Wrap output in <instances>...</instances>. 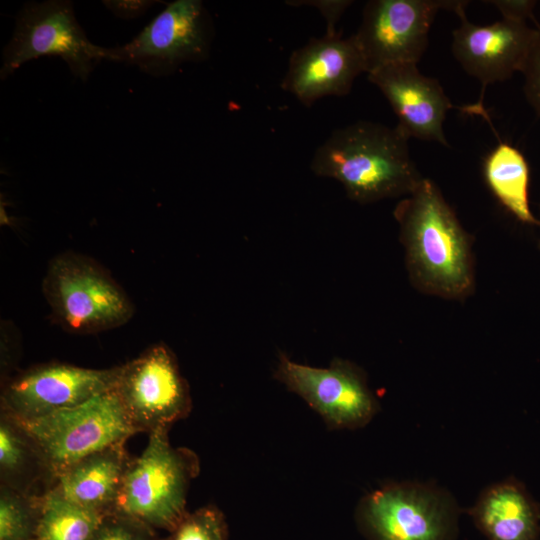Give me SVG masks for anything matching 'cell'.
<instances>
[{"instance_id": "1", "label": "cell", "mask_w": 540, "mask_h": 540, "mask_svg": "<svg viewBox=\"0 0 540 540\" xmlns=\"http://www.w3.org/2000/svg\"><path fill=\"white\" fill-rule=\"evenodd\" d=\"M393 215L413 286L444 299L470 296L475 287L471 237L438 186L423 178L399 201Z\"/></svg>"}, {"instance_id": "2", "label": "cell", "mask_w": 540, "mask_h": 540, "mask_svg": "<svg viewBox=\"0 0 540 540\" xmlns=\"http://www.w3.org/2000/svg\"><path fill=\"white\" fill-rule=\"evenodd\" d=\"M409 138L395 126L357 121L334 130L315 150L310 168L337 180L360 204L412 193L423 177L411 158Z\"/></svg>"}, {"instance_id": "3", "label": "cell", "mask_w": 540, "mask_h": 540, "mask_svg": "<svg viewBox=\"0 0 540 540\" xmlns=\"http://www.w3.org/2000/svg\"><path fill=\"white\" fill-rule=\"evenodd\" d=\"M168 430L149 433L141 455L130 459L112 512L172 532L188 513L187 492L199 462L191 450L171 446Z\"/></svg>"}, {"instance_id": "4", "label": "cell", "mask_w": 540, "mask_h": 540, "mask_svg": "<svg viewBox=\"0 0 540 540\" xmlns=\"http://www.w3.org/2000/svg\"><path fill=\"white\" fill-rule=\"evenodd\" d=\"M55 322L73 334H94L126 324L134 306L125 290L95 260L74 252L55 256L42 283Z\"/></svg>"}, {"instance_id": "5", "label": "cell", "mask_w": 540, "mask_h": 540, "mask_svg": "<svg viewBox=\"0 0 540 540\" xmlns=\"http://www.w3.org/2000/svg\"><path fill=\"white\" fill-rule=\"evenodd\" d=\"M460 509L444 488L390 482L361 498L355 521L366 540H456Z\"/></svg>"}, {"instance_id": "6", "label": "cell", "mask_w": 540, "mask_h": 540, "mask_svg": "<svg viewBox=\"0 0 540 540\" xmlns=\"http://www.w3.org/2000/svg\"><path fill=\"white\" fill-rule=\"evenodd\" d=\"M36 445L52 483L81 459L124 444L137 429L114 389L72 408L31 419H16Z\"/></svg>"}, {"instance_id": "7", "label": "cell", "mask_w": 540, "mask_h": 540, "mask_svg": "<svg viewBox=\"0 0 540 540\" xmlns=\"http://www.w3.org/2000/svg\"><path fill=\"white\" fill-rule=\"evenodd\" d=\"M107 48L89 41L72 3L62 0L26 3L16 18L11 40L3 50L1 79L41 56L61 57L72 74L86 81L94 66L106 60Z\"/></svg>"}, {"instance_id": "8", "label": "cell", "mask_w": 540, "mask_h": 540, "mask_svg": "<svg viewBox=\"0 0 540 540\" xmlns=\"http://www.w3.org/2000/svg\"><path fill=\"white\" fill-rule=\"evenodd\" d=\"M213 26L199 0H177L124 46L107 48L106 60L138 66L156 76L172 73L181 64L205 60Z\"/></svg>"}, {"instance_id": "9", "label": "cell", "mask_w": 540, "mask_h": 540, "mask_svg": "<svg viewBox=\"0 0 540 540\" xmlns=\"http://www.w3.org/2000/svg\"><path fill=\"white\" fill-rule=\"evenodd\" d=\"M468 1L370 0L354 35L366 73L397 63L417 64L428 46L429 31L440 9L458 13Z\"/></svg>"}, {"instance_id": "10", "label": "cell", "mask_w": 540, "mask_h": 540, "mask_svg": "<svg viewBox=\"0 0 540 540\" xmlns=\"http://www.w3.org/2000/svg\"><path fill=\"white\" fill-rule=\"evenodd\" d=\"M274 377L300 396L331 429L364 427L380 409L366 374L345 359L334 358L328 367L321 368L280 354Z\"/></svg>"}, {"instance_id": "11", "label": "cell", "mask_w": 540, "mask_h": 540, "mask_svg": "<svg viewBox=\"0 0 540 540\" xmlns=\"http://www.w3.org/2000/svg\"><path fill=\"white\" fill-rule=\"evenodd\" d=\"M113 389L138 432L169 429L192 407L188 383L174 353L163 343L120 366Z\"/></svg>"}, {"instance_id": "12", "label": "cell", "mask_w": 540, "mask_h": 540, "mask_svg": "<svg viewBox=\"0 0 540 540\" xmlns=\"http://www.w3.org/2000/svg\"><path fill=\"white\" fill-rule=\"evenodd\" d=\"M120 366L91 369L46 363L21 371L4 383L1 410L18 420L40 418L80 405L114 388Z\"/></svg>"}, {"instance_id": "13", "label": "cell", "mask_w": 540, "mask_h": 540, "mask_svg": "<svg viewBox=\"0 0 540 540\" xmlns=\"http://www.w3.org/2000/svg\"><path fill=\"white\" fill-rule=\"evenodd\" d=\"M460 25L452 34V54L463 70L482 84L483 105L485 87L502 82L521 72L533 47L538 27L527 23L501 19L490 25H475L465 14L457 13Z\"/></svg>"}, {"instance_id": "14", "label": "cell", "mask_w": 540, "mask_h": 540, "mask_svg": "<svg viewBox=\"0 0 540 540\" xmlns=\"http://www.w3.org/2000/svg\"><path fill=\"white\" fill-rule=\"evenodd\" d=\"M366 67L354 35L325 34L292 52L281 82L284 91L310 107L326 96H343Z\"/></svg>"}, {"instance_id": "15", "label": "cell", "mask_w": 540, "mask_h": 540, "mask_svg": "<svg viewBox=\"0 0 540 540\" xmlns=\"http://www.w3.org/2000/svg\"><path fill=\"white\" fill-rule=\"evenodd\" d=\"M367 76L387 99L398 119L396 126L409 139L449 146L443 123L450 109L460 108L452 104L438 80L423 75L414 63L387 65Z\"/></svg>"}, {"instance_id": "16", "label": "cell", "mask_w": 540, "mask_h": 540, "mask_svg": "<svg viewBox=\"0 0 540 540\" xmlns=\"http://www.w3.org/2000/svg\"><path fill=\"white\" fill-rule=\"evenodd\" d=\"M467 513L488 540H540V505L514 477L486 487Z\"/></svg>"}, {"instance_id": "17", "label": "cell", "mask_w": 540, "mask_h": 540, "mask_svg": "<svg viewBox=\"0 0 540 540\" xmlns=\"http://www.w3.org/2000/svg\"><path fill=\"white\" fill-rule=\"evenodd\" d=\"M129 461L124 444L109 447L64 470L49 489L80 507L100 514L111 513Z\"/></svg>"}, {"instance_id": "18", "label": "cell", "mask_w": 540, "mask_h": 540, "mask_svg": "<svg viewBox=\"0 0 540 540\" xmlns=\"http://www.w3.org/2000/svg\"><path fill=\"white\" fill-rule=\"evenodd\" d=\"M485 182L499 203L519 222L539 226L530 208L529 165L520 150L501 141L483 163Z\"/></svg>"}, {"instance_id": "19", "label": "cell", "mask_w": 540, "mask_h": 540, "mask_svg": "<svg viewBox=\"0 0 540 540\" xmlns=\"http://www.w3.org/2000/svg\"><path fill=\"white\" fill-rule=\"evenodd\" d=\"M44 476L52 485L50 474L33 440L14 417L1 410V485L33 495L32 486Z\"/></svg>"}, {"instance_id": "20", "label": "cell", "mask_w": 540, "mask_h": 540, "mask_svg": "<svg viewBox=\"0 0 540 540\" xmlns=\"http://www.w3.org/2000/svg\"><path fill=\"white\" fill-rule=\"evenodd\" d=\"M104 515L75 505L48 489L40 496L35 540H92Z\"/></svg>"}, {"instance_id": "21", "label": "cell", "mask_w": 540, "mask_h": 540, "mask_svg": "<svg viewBox=\"0 0 540 540\" xmlns=\"http://www.w3.org/2000/svg\"><path fill=\"white\" fill-rule=\"evenodd\" d=\"M40 496L1 485L0 540H35Z\"/></svg>"}, {"instance_id": "22", "label": "cell", "mask_w": 540, "mask_h": 540, "mask_svg": "<svg viewBox=\"0 0 540 540\" xmlns=\"http://www.w3.org/2000/svg\"><path fill=\"white\" fill-rule=\"evenodd\" d=\"M171 533L172 540H228L225 517L213 505L188 512Z\"/></svg>"}, {"instance_id": "23", "label": "cell", "mask_w": 540, "mask_h": 540, "mask_svg": "<svg viewBox=\"0 0 540 540\" xmlns=\"http://www.w3.org/2000/svg\"><path fill=\"white\" fill-rule=\"evenodd\" d=\"M92 540H158L154 529L118 513L105 514Z\"/></svg>"}, {"instance_id": "24", "label": "cell", "mask_w": 540, "mask_h": 540, "mask_svg": "<svg viewBox=\"0 0 540 540\" xmlns=\"http://www.w3.org/2000/svg\"><path fill=\"white\" fill-rule=\"evenodd\" d=\"M524 77V94L540 118V26L537 37L521 71Z\"/></svg>"}, {"instance_id": "25", "label": "cell", "mask_w": 540, "mask_h": 540, "mask_svg": "<svg viewBox=\"0 0 540 540\" xmlns=\"http://www.w3.org/2000/svg\"><path fill=\"white\" fill-rule=\"evenodd\" d=\"M493 4L501 13L503 19L526 23L528 19H534V8L537 4L534 0H493Z\"/></svg>"}, {"instance_id": "26", "label": "cell", "mask_w": 540, "mask_h": 540, "mask_svg": "<svg viewBox=\"0 0 540 540\" xmlns=\"http://www.w3.org/2000/svg\"><path fill=\"white\" fill-rule=\"evenodd\" d=\"M291 5H310L318 8L327 22L326 34H335V25L343 12L348 8L352 1L349 0H330V1H291Z\"/></svg>"}, {"instance_id": "27", "label": "cell", "mask_w": 540, "mask_h": 540, "mask_svg": "<svg viewBox=\"0 0 540 540\" xmlns=\"http://www.w3.org/2000/svg\"><path fill=\"white\" fill-rule=\"evenodd\" d=\"M104 3L115 14L125 18L142 14L151 4L148 1H104Z\"/></svg>"}, {"instance_id": "28", "label": "cell", "mask_w": 540, "mask_h": 540, "mask_svg": "<svg viewBox=\"0 0 540 540\" xmlns=\"http://www.w3.org/2000/svg\"><path fill=\"white\" fill-rule=\"evenodd\" d=\"M539 219V228H540V217L538 218ZM538 246H539V249H540V237H539V241H538Z\"/></svg>"}]
</instances>
